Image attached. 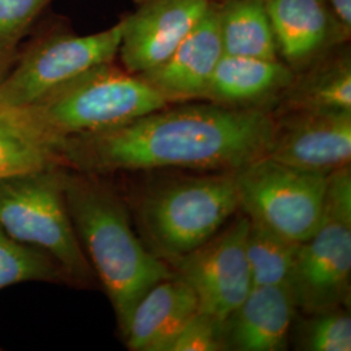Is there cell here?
Returning a JSON list of instances; mask_svg holds the SVG:
<instances>
[{
  "mask_svg": "<svg viewBox=\"0 0 351 351\" xmlns=\"http://www.w3.org/2000/svg\"><path fill=\"white\" fill-rule=\"evenodd\" d=\"M351 171L328 175L323 219L300 243L289 288L297 308L316 314L339 308L350 297Z\"/></svg>",
  "mask_w": 351,
  "mask_h": 351,
  "instance_id": "8992f818",
  "label": "cell"
},
{
  "mask_svg": "<svg viewBox=\"0 0 351 351\" xmlns=\"http://www.w3.org/2000/svg\"><path fill=\"white\" fill-rule=\"evenodd\" d=\"M52 0H0V81L11 71L20 46Z\"/></svg>",
  "mask_w": 351,
  "mask_h": 351,
  "instance_id": "7402d4cb",
  "label": "cell"
},
{
  "mask_svg": "<svg viewBox=\"0 0 351 351\" xmlns=\"http://www.w3.org/2000/svg\"><path fill=\"white\" fill-rule=\"evenodd\" d=\"M0 226L16 241L47 254L69 284L94 281L66 208L62 165L1 178Z\"/></svg>",
  "mask_w": 351,
  "mask_h": 351,
  "instance_id": "277c9868",
  "label": "cell"
},
{
  "mask_svg": "<svg viewBox=\"0 0 351 351\" xmlns=\"http://www.w3.org/2000/svg\"><path fill=\"white\" fill-rule=\"evenodd\" d=\"M345 45L328 51L294 72L291 82L276 104L277 114L294 111H351V56Z\"/></svg>",
  "mask_w": 351,
  "mask_h": 351,
  "instance_id": "e0dca14e",
  "label": "cell"
},
{
  "mask_svg": "<svg viewBox=\"0 0 351 351\" xmlns=\"http://www.w3.org/2000/svg\"><path fill=\"white\" fill-rule=\"evenodd\" d=\"M249 223L246 213L239 216L203 245L171 262L177 276L194 290L201 313L224 320L252 288L246 255Z\"/></svg>",
  "mask_w": 351,
  "mask_h": 351,
  "instance_id": "9c48e42d",
  "label": "cell"
},
{
  "mask_svg": "<svg viewBox=\"0 0 351 351\" xmlns=\"http://www.w3.org/2000/svg\"><path fill=\"white\" fill-rule=\"evenodd\" d=\"M275 126L265 110L213 103L160 108L106 130L65 138L62 167L91 175L186 168L234 172L268 151Z\"/></svg>",
  "mask_w": 351,
  "mask_h": 351,
  "instance_id": "6da1fadb",
  "label": "cell"
},
{
  "mask_svg": "<svg viewBox=\"0 0 351 351\" xmlns=\"http://www.w3.org/2000/svg\"><path fill=\"white\" fill-rule=\"evenodd\" d=\"M239 208L233 172H223L152 190L139 203L137 217L154 254L173 262L211 239Z\"/></svg>",
  "mask_w": 351,
  "mask_h": 351,
  "instance_id": "5b68a950",
  "label": "cell"
},
{
  "mask_svg": "<svg viewBox=\"0 0 351 351\" xmlns=\"http://www.w3.org/2000/svg\"><path fill=\"white\" fill-rule=\"evenodd\" d=\"M226 350L223 320L198 313L175 339L169 351Z\"/></svg>",
  "mask_w": 351,
  "mask_h": 351,
  "instance_id": "cb8c5ba5",
  "label": "cell"
},
{
  "mask_svg": "<svg viewBox=\"0 0 351 351\" xmlns=\"http://www.w3.org/2000/svg\"><path fill=\"white\" fill-rule=\"evenodd\" d=\"M34 281L69 284L63 269L47 254L16 241L0 226V290Z\"/></svg>",
  "mask_w": 351,
  "mask_h": 351,
  "instance_id": "44dd1931",
  "label": "cell"
},
{
  "mask_svg": "<svg viewBox=\"0 0 351 351\" xmlns=\"http://www.w3.org/2000/svg\"><path fill=\"white\" fill-rule=\"evenodd\" d=\"M167 106L163 95L142 77L110 62L77 75L25 108L11 110L56 152L63 139L121 125Z\"/></svg>",
  "mask_w": 351,
  "mask_h": 351,
  "instance_id": "3957f363",
  "label": "cell"
},
{
  "mask_svg": "<svg viewBox=\"0 0 351 351\" xmlns=\"http://www.w3.org/2000/svg\"><path fill=\"white\" fill-rule=\"evenodd\" d=\"M219 30L226 55L280 60L264 0H221Z\"/></svg>",
  "mask_w": 351,
  "mask_h": 351,
  "instance_id": "ac0fdd59",
  "label": "cell"
},
{
  "mask_svg": "<svg viewBox=\"0 0 351 351\" xmlns=\"http://www.w3.org/2000/svg\"><path fill=\"white\" fill-rule=\"evenodd\" d=\"M124 17L117 56L129 73L141 75L164 62L208 11L211 0H133Z\"/></svg>",
  "mask_w": 351,
  "mask_h": 351,
  "instance_id": "8fae6325",
  "label": "cell"
},
{
  "mask_svg": "<svg viewBox=\"0 0 351 351\" xmlns=\"http://www.w3.org/2000/svg\"><path fill=\"white\" fill-rule=\"evenodd\" d=\"M278 59L294 72L349 42L324 0H264Z\"/></svg>",
  "mask_w": 351,
  "mask_h": 351,
  "instance_id": "4fadbf2b",
  "label": "cell"
},
{
  "mask_svg": "<svg viewBox=\"0 0 351 351\" xmlns=\"http://www.w3.org/2000/svg\"><path fill=\"white\" fill-rule=\"evenodd\" d=\"M211 1H221V0H211Z\"/></svg>",
  "mask_w": 351,
  "mask_h": 351,
  "instance_id": "484cf974",
  "label": "cell"
},
{
  "mask_svg": "<svg viewBox=\"0 0 351 351\" xmlns=\"http://www.w3.org/2000/svg\"><path fill=\"white\" fill-rule=\"evenodd\" d=\"M239 208L249 219L302 243L320 226L328 176L259 158L233 172Z\"/></svg>",
  "mask_w": 351,
  "mask_h": 351,
  "instance_id": "52a82bcc",
  "label": "cell"
},
{
  "mask_svg": "<svg viewBox=\"0 0 351 351\" xmlns=\"http://www.w3.org/2000/svg\"><path fill=\"white\" fill-rule=\"evenodd\" d=\"M199 313L188 282L177 275L149 289L136 304L123 336L133 351H169L184 326Z\"/></svg>",
  "mask_w": 351,
  "mask_h": 351,
  "instance_id": "9a60e30c",
  "label": "cell"
},
{
  "mask_svg": "<svg viewBox=\"0 0 351 351\" xmlns=\"http://www.w3.org/2000/svg\"><path fill=\"white\" fill-rule=\"evenodd\" d=\"M274 116L267 158L326 176L350 165L351 111H294Z\"/></svg>",
  "mask_w": 351,
  "mask_h": 351,
  "instance_id": "30bf717a",
  "label": "cell"
},
{
  "mask_svg": "<svg viewBox=\"0 0 351 351\" xmlns=\"http://www.w3.org/2000/svg\"><path fill=\"white\" fill-rule=\"evenodd\" d=\"M300 243L251 220L246 236V255L252 287H289Z\"/></svg>",
  "mask_w": 351,
  "mask_h": 351,
  "instance_id": "d6986e66",
  "label": "cell"
},
{
  "mask_svg": "<svg viewBox=\"0 0 351 351\" xmlns=\"http://www.w3.org/2000/svg\"><path fill=\"white\" fill-rule=\"evenodd\" d=\"M63 191L77 239L124 333L145 293L173 274L139 241L125 204L99 176L63 167Z\"/></svg>",
  "mask_w": 351,
  "mask_h": 351,
  "instance_id": "7a4b0ae2",
  "label": "cell"
},
{
  "mask_svg": "<svg viewBox=\"0 0 351 351\" xmlns=\"http://www.w3.org/2000/svg\"><path fill=\"white\" fill-rule=\"evenodd\" d=\"M302 328V349L310 351H350V315L341 308L316 313Z\"/></svg>",
  "mask_w": 351,
  "mask_h": 351,
  "instance_id": "603a6c76",
  "label": "cell"
},
{
  "mask_svg": "<svg viewBox=\"0 0 351 351\" xmlns=\"http://www.w3.org/2000/svg\"><path fill=\"white\" fill-rule=\"evenodd\" d=\"M295 310L289 287H252L239 307L223 320L226 350L287 349Z\"/></svg>",
  "mask_w": 351,
  "mask_h": 351,
  "instance_id": "5bb4252c",
  "label": "cell"
},
{
  "mask_svg": "<svg viewBox=\"0 0 351 351\" xmlns=\"http://www.w3.org/2000/svg\"><path fill=\"white\" fill-rule=\"evenodd\" d=\"M339 27L350 37L351 34V0H324Z\"/></svg>",
  "mask_w": 351,
  "mask_h": 351,
  "instance_id": "d4e9b609",
  "label": "cell"
},
{
  "mask_svg": "<svg viewBox=\"0 0 351 351\" xmlns=\"http://www.w3.org/2000/svg\"><path fill=\"white\" fill-rule=\"evenodd\" d=\"M124 20L98 33L50 34L20 52L0 81V106L25 108L52 90L101 64L117 58Z\"/></svg>",
  "mask_w": 351,
  "mask_h": 351,
  "instance_id": "ba28073f",
  "label": "cell"
},
{
  "mask_svg": "<svg viewBox=\"0 0 351 351\" xmlns=\"http://www.w3.org/2000/svg\"><path fill=\"white\" fill-rule=\"evenodd\" d=\"M224 55L217 7L208 11L159 65L138 75L169 103L202 99L215 68Z\"/></svg>",
  "mask_w": 351,
  "mask_h": 351,
  "instance_id": "7c38bea8",
  "label": "cell"
},
{
  "mask_svg": "<svg viewBox=\"0 0 351 351\" xmlns=\"http://www.w3.org/2000/svg\"><path fill=\"white\" fill-rule=\"evenodd\" d=\"M293 77L294 71L281 60L224 53L202 99L230 108L272 112Z\"/></svg>",
  "mask_w": 351,
  "mask_h": 351,
  "instance_id": "2e32d148",
  "label": "cell"
},
{
  "mask_svg": "<svg viewBox=\"0 0 351 351\" xmlns=\"http://www.w3.org/2000/svg\"><path fill=\"white\" fill-rule=\"evenodd\" d=\"M62 165L58 154L33 133L11 108L0 106V180Z\"/></svg>",
  "mask_w": 351,
  "mask_h": 351,
  "instance_id": "ffe728a7",
  "label": "cell"
}]
</instances>
